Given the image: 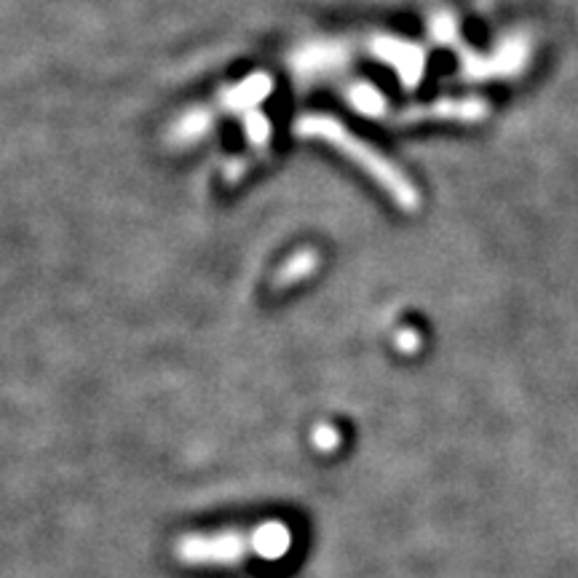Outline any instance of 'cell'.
I'll return each instance as SVG.
<instances>
[{"mask_svg": "<svg viewBox=\"0 0 578 578\" xmlns=\"http://www.w3.org/2000/svg\"><path fill=\"white\" fill-rule=\"evenodd\" d=\"M289 533L281 525H257L222 530V533H198L180 541V557L193 565H228L250 554L276 557L287 550Z\"/></svg>", "mask_w": 578, "mask_h": 578, "instance_id": "1", "label": "cell"}]
</instances>
